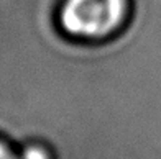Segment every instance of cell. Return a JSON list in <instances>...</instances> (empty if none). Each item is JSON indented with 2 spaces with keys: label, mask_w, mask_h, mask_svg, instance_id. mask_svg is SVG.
<instances>
[{
  "label": "cell",
  "mask_w": 161,
  "mask_h": 159,
  "mask_svg": "<svg viewBox=\"0 0 161 159\" xmlns=\"http://www.w3.org/2000/svg\"><path fill=\"white\" fill-rule=\"evenodd\" d=\"M130 17V0H61L56 23L71 41L97 43L119 33Z\"/></svg>",
  "instance_id": "obj_1"
},
{
  "label": "cell",
  "mask_w": 161,
  "mask_h": 159,
  "mask_svg": "<svg viewBox=\"0 0 161 159\" xmlns=\"http://www.w3.org/2000/svg\"><path fill=\"white\" fill-rule=\"evenodd\" d=\"M20 159H54V153L46 143L28 141L17 149Z\"/></svg>",
  "instance_id": "obj_2"
},
{
  "label": "cell",
  "mask_w": 161,
  "mask_h": 159,
  "mask_svg": "<svg viewBox=\"0 0 161 159\" xmlns=\"http://www.w3.org/2000/svg\"><path fill=\"white\" fill-rule=\"evenodd\" d=\"M0 159H20L17 149L2 138H0Z\"/></svg>",
  "instance_id": "obj_3"
}]
</instances>
